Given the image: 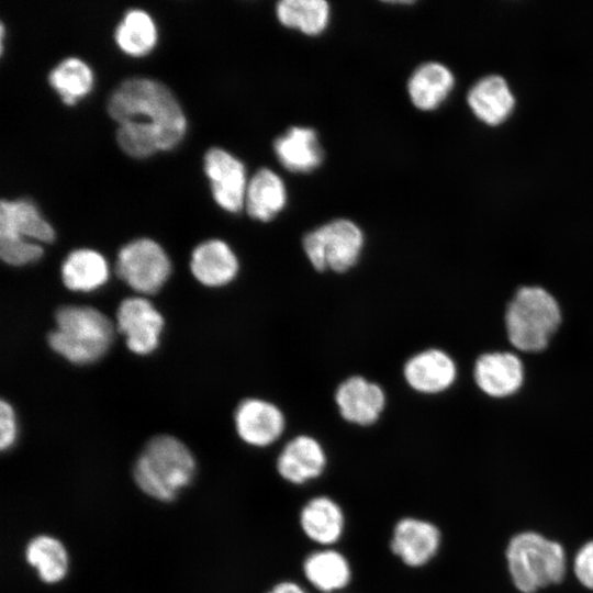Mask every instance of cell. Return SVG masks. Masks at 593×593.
<instances>
[{
  "label": "cell",
  "mask_w": 593,
  "mask_h": 593,
  "mask_svg": "<svg viewBox=\"0 0 593 593\" xmlns=\"http://www.w3.org/2000/svg\"><path fill=\"white\" fill-rule=\"evenodd\" d=\"M238 437L248 446L266 448L275 444L286 429V417L275 403L248 398L242 401L234 414Z\"/></svg>",
  "instance_id": "obj_11"
},
{
  "label": "cell",
  "mask_w": 593,
  "mask_h": 593,
  "mask_svg": "<svg viewBox=\"0 0 593 593\" xmlns=\"http://www.w3.org/2000/svg\"><path fill=\"white\" fill-rule=\"evenodd\" d=\"M407 385L423 394H438L449 389L457 378L454 359L444 350L428 348L410 357L403 367Z\"/></svg>",
  "instance_id": "obj_14"
},
{
  "label": "cell",
  "mask_w": 593,
  "mask_h": 593,
  "mask_svg": "<svg viewBox=\"0 0 593 593\" xmlns=\"http://www.w3.org/2000/svg\"><path fill=\"white\" fill-rule=\"evenodd\" d=\"M454 76L439 63L421 65L410 77L407 91L413 104L429 111L439 107L454 87Z\"/></svg>",
  "instance_id": "obj_25"
},
{
  "label": "cell",
  "mask_w": 593,
  "mask_h": 593,
  "mask_svg": "<svg viewBox=\"0 0 593 593\" xmlns=\"http://www.w3.org/2000/svg\"><path fill=\"white\" fill-rule=\"evenodd\" d=\"M0 448L10 449L18 437L16 416L13 407L4 400L0 403Z\"/></svg>",
  "instance_id": "obj_30"
},
{
  "label": "cell",
  "mask_w": 593,
  "mask_h": 593,
  "mask_svg": "<svg viewBox=\"0 0 593 593\" xmlns=\"http://www.w3.org/2000/svg\"><path fill=\"white\" fill-rule=\"evenodd\" d=\"M574 573L582 585L593 590V541L586 542L578 551Z\"/></svg>",
  "instance_id": "obj_31"
},
{
  "label": "cell",
  "mask_w": 593,
  "mask_h": 593,
  "mask_svg": "<svg viewBox=\"0 0 593 593\" xmlns=\"http://www.w3.org/2000/svg\"><path fill=\"white\" fill-rule=\"evenodd\" d=\"M114 40L124 53L141 56L155 46L157 29L145 10L128 9L114 30Z\"/></svg>",
  "instance_id": "obj_26"
},
{
  "label": "cell",
  "mask_w": 593,
  "mask_h": 593,
  "mask_svg": "<svg viewBox=\"0 0 593 593\" xmlns=\"http://www.w3.org/2000/svg\"><path fill=\"white\" fill-rule=\"evenodd\" d=\"M473 376L483 393L492 398H506L522 387L524 367L512 353H486L477 359Z\"/></svg>",
  "instance_id": "obj_16"
},
{
  "label": "cell",
  "mask_w": 593,
  "mask_h": 593,
  "mask_svg": "<svg viewBox=\"0 0 593 593\" xmlns=\"http://www.w3.org/2000/svg\"><path fill=\"white\" fill-rule=\"evenodd\" d=\"M506 559L513 583L522 593H535L559 583L566 572L561 545L534 532L514 536L507 546Z\"/></svg>",
  "instance_id": "obj_5"
},
{
  "label": "cell",
  "mask_w": 593,
  "mask_h": 593,
  "mask_svg": "<svg viewBox=\"0 0 593 593\" xmlns=\"http://www.w3.org/2000/svg\"><path fill=\"white\" fill-rule=\"evenodd\" d=\"M0 256L11 266H25L43 256L41 244L23 239H0Z\"/></svg>",
  "instance_id": "obj_29"
},
{
  "label": "cell",
  "mask_w": 593,
  "mask_h": 593,
  "mask_svg": "<svg viewBox=\"0 0 593 593\" xmlns=\"http://www.w3.org/2000/svg\"><path fill=\"white\" fill-rule=\"evenodd\" d=\"M60 271L65 287L76 292L94 291L105 284L110 276L105 258L90 248L71 250L64 259Z\"/></svg>",
  "instance_id": "obj_21"
},
{
  "label": "cell",
  "mask_w": 593,
  "mask_h": 593,
  "mask_svg": "<svg viewBox=\"0 0 593 593\" xmlns=\"http://www.w3.org/2000/svg\"><path fill=\"white\" fill-rule=\"evenodd\" d=\"M190 269L203 286L219 288L236 278L239 262L227 243L212 238L200 243L192 250Z\"/></svg>",
  "instance_id": "obj_18"
},
{
  "label": "cell",
  "mask_w": 593,
  "mask_h": 593,
  "mask_svg": "<svg viewBox=\"0 0 593 593\" xmlns=\"http://www.w3.org/2000/svg\"><path fill=\"white\" fill-rule=\"evenodd\" d=\"M441 533L430 521L415 516L398 519L392 528L389 548L405 567L423 568L438 553Z\"/></svg>",
  "instance_id": "obj_8"
},
{
  "label": "cell",
  "mask_w": 593,
  "mask_h": 593,
  "mask_svg": "<svg viewBox=\"0 0 593 593\" xmlns=\"http://www.w3.org/2000/svg\"><path fill=\"white\" fill-rule=\"evenodd\" d=\"M48 82L64 103L71 105L92 88L93 74L80 58L66 57L48 72Z\"/></svg>",
  "instance_id": "obj_27"
},
{
  "label": "cell",
  "mask_w": 593,
  "mask_h": 593,
  "mask_svg": "<svg viewBox=\"0 0 593 593\" xmlns=\"http://www.w3.org/2000/svg\"><path fill=\"white\" fill-rule=\"evenodd\" d=\"M286 201L284 183L272 170L261 168L248 181L244 206L254 220H272L284 208Z\"/></svg>",
  "instance_id": "obj_22"
},
{
  "label": "cell",
  "mask_w": 593,
  "mask_h": 593,
  "mask_svg": "<svg viewBox=\"0 0 593 593\" xmlns=\"http://www.w3.org/2000/svg\"><path fill=\"white\" fill-rule=\"evenodd\" d=\"M203 166L215 202L225 211L239 212L248 184L244 164L227 150L211 147L204 154Z\"/></svg>",
  "instance_id": "obj_9"
},
{
  "label": "cell",
  "mask_w": 593,
  "mask_h": 593,
  "mask_svg": "<svg viewBox=\"0 0 593 593\" xmlns=\"http://www.w3.org/2000/svg\"><path fill=\"white\" fill-rule=\"evenodd\" d=\"M305 580L321 593H336L353 580L348 558L333 547H321L310 552L302 562Z\"/></svg>",
  "instance_id": "obj_19"
},
{
  "label": "cell",
  "mask_w": 593,
  "mask_h": 593,
  "mask_svg": "<svg viewBox=\"0 0 593 593\" xmlns=\"http://www.w3.org/2000/svg\"><path fill=\"white\" fill-rule=\"evenodd\" d=\"M55 323L56 327L48 334V345L75 365L99 360L113 342L111 321L91 306H61L55 313Z\"/></svg>",
  "instance_id": "obj_3"
},
{
  "label": "cell",
  "mask_w": 593,
  "mask_h": 593,
  "mask_svg": "<svg viewBox=\"0 0 593 593\" xmlns=\"http://www.w3.org/2000/svg\"><path fill=\"white\" fill-rule=\"evenodd\" d=\"M195 469L192 452L180 439L159 435L142 449L133 467V479L147 496L170 502L192 482Z\"/></svg>",
  "instance_id": "obj_2"
},
{
  "label": "cell",
  "mask_w": 593,
  "mask_h": 593,
  "mask_svg": "<svg viewBox=\"0 0 593 593\" xmlns=\"http://www.w3.org/2000/svg\"><path fill=\"white\" fill-rule=\"evenodd\" d=\"M277 158L293 172H309L323 160L317 134L310 127L293 126L273 143Z\"/></svg>",
  "instance_id": "obj_20"
},
{
  "label": "cell",
  "mask_w": 593,
  "mask_h": 593,
  "mask_svg": "<svg viewBox=\"0 0 593 593\" xmlns=\"http://www.w3.org/2000/svg\"><path fill=\"white\" fill-rule=\"evenodd\" d=\"M561 320L557 300L547 290L536 286L519 288L504 315L510 343L524 353L545 350Z\"/></svg>",
  "instance_id": "obj_4"
},
{
  "label": "cell",
  "mask_w": 593,
  "mask_h": 593,
  "mask_svg": "<svg viewBox=\"0 0 593 593\" xmlns=\"http://www.w3.org/2000/svg\"><path fill=\"white\" fill-rule=\"evenodd\" d=\"M302 247L315 270L342 273L358 262L363 234L353 221L338 219L305 234Z\"/></svg>",
  "instance_id": "obj_6"
},
{
  "label": "cell",
  "mask_w": 593,
  "mask_h": 593,
  "mask_svg": "<svg viewBox=\"0 0 593 593\" xmlns=\"http://www.w3.org/2000/svg\"><path fill=\"white\" fill-rule=\"evenodd\" d=\"M266 593H307V591L295 581L283 580L273 584Z\"/></svg>",
  "instance_id": "obj_32"
},
{
  "label": "cell",
  "mask_w": 593,
  "mask_h": 593,
  "mask_svg": "<svg viewBox=\"0 0 593 593\" xmlns=\"http://www.w3.org/2000/svg\"><path fill=\"white\" fill-rule=\"evenodd\" d=\"M327 467L323 445L313 436L301 434L291 438L276 459L278 475L293 485H303L321 478Z\"/></svg>",
  "instance_id": "obj_13"
},
{
  "label": "cell",
  "mask_w": 593,
  "mask_h": 593,
  "mask_svg": "<svg viewBox=\"0 0 593 593\" xmlns=\"http://www.w3.org/2000/svg\"><path fill=\"white\" fill-rule=\"evenodd\" d=\"M468 103L482 122L496 125L508 118L515 101L502 77L489 76L471 88L468 93Z\"/></svg>",
  "instance_id": "obj_23"
},
{
  "label": "cell",
  "mask_w": 593,
  "mask_h": 593,
  "mask_svg": "<svg viewBox=\"0 0 593 593\" xmlns=\"http://www.w3.org/2000/svg\"><path fill=\"white\" fill-rule=\"evenodd\" d=\"M115 269L130 288L139 293L153 294L166 283L171 272V262L157 242L143 237L121 247Z\"/></svg>",
  "instance_id": "obj_7"
},
{
  "label": "cell",
  "mask_w": 593,
  "mask_h": 593,
  "mask_svg": "<svg viewBox=\"0 0 593 593\" xmlns=\"http://www.w3.org/2000/svg\"><path fill=\"white\" fill-rule=\"evenodd\" d=\"M107 110L119 124L130 123L154 137L163 150L175 147L186 132V118L176 97L152 78L121 81L111 92Z\"/></svg>",
  "instance_id": "obj_1"
},
{
  "label": "cell",
  "mask_w": 593,
  "mask_h": 593,
  "mask_svg": "<svg viewBox=\"0 0 593 593\" xmlns=\"http://www.w3.org/2000/svg\"><path fill=\"white\" fill-rule=\"evenodd\" d=\"M116 327L132 353L148 355L159 345L164 317L147 299L127 298L118 307Z\"/></svg>",
  "instance_id": "obj_10"
},
{
  "label": "cell",
  "mask_w": 593,
  "mask_h": 593,
  "mask_svg": "<svg viewBox=\"0 0 593 593\" xmlns=\"http://www.w3.org/2000/svg\"><path fill=\"white\" fill-rule=\"evenodd\" d=\"M27 564L38 579L46 584L61 582L68 573L69 556L64 544L51 535H37L31 538L24 550Z\"/></svg>",
  "instance_id": "obj_24"
},
{
  "label": "cell",
  "mask_w": 593,
  "mask_h": 593,
  "mask_svg": "<svg viewBox=\"0 0 593 593\" xmlns=\"http://www.w3.org/2000/svg\"><path fill=\"white\" fill-rule=\"evenodd\" d=\"M53 226L42 216L36 205L26 198L0 201V239H24L52 243Z\"/></svg>",
  "instance_id": "obj_17"
},
{
  "label": "cell",
  "mask_w": 593,
  "mask_h": 593,
  "mask_svg": "<svg viewBox=\"0 0 593 593\" xmlns=\"http://www.w3.org/2000/svg\"><path fill=\"white\" fill-rule=\"evenodd\" d=\"M281 24L307 35L322 33L329 19V5L324 0H282L276 8Z\"/></svg>",
  "instance_id": "obj_28"
},
{
  "label": "cell",
  "mask_w": 593,
  "mask_h": 593,
  "mask_svg": "<svg viewBox=\"0 0 593 593\" xmlns=\"http://www.w3.org/2000/svg\"><path fill=\"white\" fill-rule=\"evenodd\" d=\"M335 403L346 422L368 427L376 424L387 403L385 392L378 383L362 376H351L335 391Z\"/></svg>",
  "instance_id": "obj_12"
},
{
  "label": "cell",
  "mask_w": 593,
  "mask_h": 593,
  "mask_svg": "<svg viewBox=\"0 0 593 593\" xmlns=\"http://www.w3.org/2000/svg\"><path fill=\"white\" fill-rule=\"evenodd\" d=\"M303 535L320 547H333L344 536L346 516L333 497L320 494L309 499L299 512Z\"/></svg>",
  "instance_id": "obj_15"
}]
</instances>
